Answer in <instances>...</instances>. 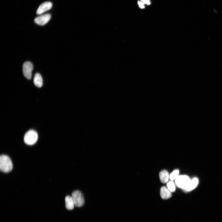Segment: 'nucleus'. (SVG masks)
Returning a JSON list of instances; mask_svg holds the SVG:
<instances>
[{"mask_svg":"<svg viewBox=\"0 0 222 222\" xmlns=\"http://www.w3.org/2000/svg\"><path fill=\"white\" fill-rule=\"evenodd\" d=\"M13 166L10 158L6 155H1L0 157V169L1 171L7 173L11 171Z\"/></svg>","mask_w":222,"mask_h":222,"instance_id":"obj_1","label":"nucleus"},{"mask_svg":"<svg viewBox=\"0 0 222 222\" xmlns=\"http://www.w3.org/2000/svg\"><path fill=\"white\" fill-rule=\"evenodd\" d=\"M38 135L36 132L34 130L28 131L24 136L25 142L28 145H33L37 142Z\"/></svg>","mask_w":222,"mask_h":222,"instance_id":"obj_2","label":"nucleus"},{"mask_svg":"<svg viewBox=\"0 0 222 222\" xmlns=\"http://www.w3.org/2000/svg\"><path fill=\"white\" fill-rule=\"evenodd\" d=\"M191 179L186 175L179 176L175 179V184L179 188L185 189L188 185Z\"/></svg>","mask_w":222,"mask_h":222,"instance_id":"obj_3","label":"nucleus"},{"mask_svg":"<svg viewBox=\"0 0 222 222\" xmlns=\"http://www.w3.org/2000/svg\"><path fill=\"white\" fill-rule=\"evenodd\" d=\"M72 197L75 205L78 207L83 206L84 203V200L83 195L80 191L77 190L72 194Z\"/></svg>","mask_w":222,"mask_h":222,"instance_id":"obj_4","label":"nucleus"},{"mask_svg":"<svg viewBox=\"0 0 222 222\" xmlns=\"http://www.w3.org/2000/svg\"><path fill=\"white\" fill-rule=\"evenodd\" d=\"M33 66L30 62H25L23 67L24 75L28 79H30L32 77V73L33 70Z\"/></svg>","mask_w":222,"mask_h":222,"instance_id":"obj_5","label":"nucleus"},{"mask_svg":"<svg viewBox=\"0 0 222 222\" xmlns=\"http://www.w3.org/2000/svg\"><path fill=\"white\" fill-rule=\"evenodd\" d=\"M51 18V16L50 14H46L36 18L34 19V22L39 25L43 26L49 22Z\"/></svg>","mask_w":222,"mask_h":222,"instance_id":"obj_6","label":"nucleus"},{"mask_svg":"<svg viewBox=\"0 0 222 222\" xmlns=\"http://www.w3.org/2000/svg\"><path fill=\"white\" fill-rule=\"evenodd\" d=\"M52 7V3L49 2H46L41 4L38 8L37 13L41 15L50 9Z\"/></svg>","mask_w":222,"mask_h":222,"instance_id":"obj_7","label":"nucleus"},{"mask_svg":"<svg viewBox=\"0 0 222 222\" xmlns=\"http://www.w3.org/2000/svg\"><path fill=\"white\" fill-rule=\"evenodd\" d=\"M198 180L197 178H194L190 181L187 187L184 190L185 192H188L194 189L197 186Z\"/></svg>","mask_w":222,"mask_h":222,"instance_id":"obj_8","label":"nucleus"},{"mask_svg":"<svg viewBox=\"0 0 222 222\" xmlns=\"http://www.w3.org/2000/svg\"><path fill=\"white\" fill-rule=\"evenodd\" d=\"M160 194L162 198L164 199H168L172 196L171 192L165 187L161 188Z\"/></svg>","mask_w":222,"mask_h":222,"instance_id":"obj_9","label":"nucleus"},{"mask_svg":"<svg viewBox=\"0 0 222 222\" xmlns=\"http://www.w3.org/2000/svg\"><path fill=\"white\" fill-rule=\"evenodd\" d=\"M34 82L35 86L38 87H41L43 86V79L40 74L39 73L35 74Z\"/></svg>","mask_w":222,"mask_h":222,"instance_id":"obj_10","label":"nucleus"},{"mask_svg":"<svg viewBox=\"0 0 222 222\" xmlns=\"http://www.w3.org/2000/svg\"><path fill=\"white\" fill-rule=\"evenodd\" d=\"M159 176L161 182L162 183H165L168 182L170 175L167 171L163 170L160 173Z\"/></svg>","mask_w":222,"mask_h":222,"instance_id":"obj_11","label":"nucleus"},{"mask_svg":"<svg viewBox=\"0 0 222 222\" xmlns=\"http://www.w3.org/2000/svg\"><path fill=\"white\" fill-rule=\"evenodd\" d=\"M66 206L68 210H72L74 208L75 205L72 197L67 196L65 198Z\"/></svg>","mask_w":222,"mask_h":222,"instance_id":"obj_12","label":"nucleus"},{"mask_svg":"<svg viewBox=\"0 0 222 222\" xmlns=\"http://www.w3.org/2000/svg\"><path fill=\"white\" fill-rule=\"evenodd\" d=\"M167 189L171 192H174L176 190L175 184L172 181L169 182L167 183Z\"/></svg>","mask_w":222,"mask_h":222,"instance_id":"obj_13","label":"nucleus"},{"mask_svg":"<svg viewBox=\"0 0 222 222\" xmlns=\"http://www.w3.org/2000/svg\"><path fill=\"white\" fill-rule=\"evenodd\" d=\"M179 170H174L170 175V179L171 181L175 180L179 176Z\"/></svg>","mask_w":222,"mask_h":222,"instance_id":"obj_14","label":"nucleus"},{"mask_svg":"<svg viewBox=\"0 0 222 222\" xmlns=\"http://www.w3.org/2000/svg\"><path fill=\"white\" fill-rule=\"evenodd\" d=\"M138 4H139L140 7L142 8L143 9L144 8V4L141 1H138Z\"/></svg>","mask_w":222,"mask_h":222,"instance_id":"obj_15","label":"nucleus"},{"mask_svg":"<svg viewBox=\"0 0 222 222\" xmlns=\"http://www.w3.org/2000/svg\"><path fill=\"white\" fill-rule=\"evenodd\" d=\"M141 1L144 4H147V5H150L151 4L150 0H141Z\"/></svg>","mask_w":222,"mask_h":222,"instance_id":"obj_16","label":"nucleus"}]
</instances>
